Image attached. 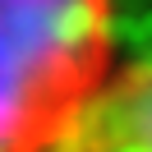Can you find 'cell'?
Listing matches in <instances>:
<instances>
[{
	"instance_id": "2",
	"label": "cell",
	"mask_w": 152,
	"mask_h": 152,
	"mask_svg": "<svg viewBox=\"0 0 152 152\" xmlns=\"http://www.w3.org/2000/svg\"><path fill=\"white\" fill-rule=\"evenodd\" d=\"M37 152H152V56L115 65L92 102Z\"/></svg>"
},
{
	"instance_id": "1",
	"label": "cell",
	"mask_w": 152,
	"mask_h": 152,
	"mask_svg": "<svg viewBox=\"0 0 152 152\" xmlns=\"http://www.w3.org/2000/svg\"><path fill=\"white\" fill-rule=\"evenodd\" d=\"M111 0H0V152H37L111 78Z\"/></svg>"
}]
</instances>
